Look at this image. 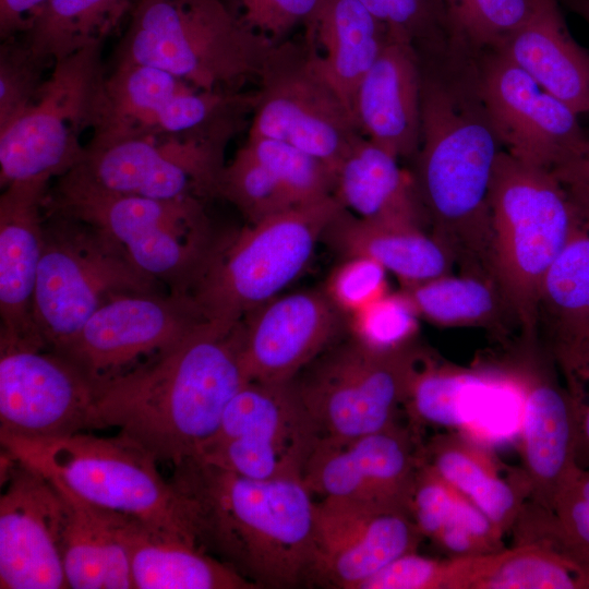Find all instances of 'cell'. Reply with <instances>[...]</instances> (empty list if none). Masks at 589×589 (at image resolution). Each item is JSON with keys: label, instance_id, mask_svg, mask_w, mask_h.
Instances as JSON below:
<instances>
[{"label": "cell", "instance_id": "obj_26", "mask_svg": "<svg viewBox=\"0 0 589 589\" xmlns=\"http://www.w3.org/2000/svg\"><path fill=\"white\" fill-rule=\"evenodd\" d=\"M302 25L312 64L353 117L357 89L389 40L386 27L359 0H320Z\"/></svg>", "mask_w": 589, "mask_h": 589}, {"label": "cell", "instance_id": "obj_24", "mask_svg": "<svg viewBox=\"0 0 589 589\" xmlns=\"http://www.w3.org/2000/svg\"><path fill=\"white\" fill-rule=\"evenodd\" d=\"M359 132L412 160L421 136V67L416 48L390 39L361 81L352 107Z\"/></svg>", "mask_w": 589, "mask_h": 589}, {"label": "cell", "instance_id": "obj_15", "mask_svg": "<svg viewBox=\"0 0 589 589\" xmlns=\"http://www.w3.org/2000/svg\"><path fill=\"white\" fill-rule=\"evenodd\" d=\"M205 320L191 294L121 293L104 302L55 352L98 386L175 344Z\"/></svg>", "mask_w": 589, "mask_h": 589}, {"label": "cell", "instance_id": "obj_13", "mask_svg": "<svg viewBox=\"0 0 589 589\" xmlns=\"http://www.w3.org/2000/svg\"><path fill=\"white\" fill-rule=\"evenodd\" d=\"M320 438L293 380L248 382L194 457L255 480L302 478Z\"/></svg>", "mask_w": 589, "mask_h": 589}, {"label": "cell", "instance_id": "obj_7", "mask_svg": "<svg viewBox=\"0 0 589 589\" xmlns=\"http://www.w3.org/2000/svg\"><path fill=\"white\" fill-rule=\"evenodd\" d=\"M1 447L98 507L196 543L184 504L156 458L120 433L49 440L0 436Z\"/></svg>", "mask_w": 589, "mask_h": 589}, {"label": "cell", "instance_id": "obj_3", "mask_svg": "<svg viewBox=\"0 0 589 589\" xmlns=\"http://www.w3.org/2000/svg\"><path fill=\"white\" fill-rule=\"evenodd\" d=\"M172 467L202 550L256 588L311 582L315 500L302 478L255 480L196 457Z\"/></svg>", "mask_w": 589, "mask_h": 589}, {"label": "cell", "instance_id": "obj_2", "mask_svg": "<svg viewBox=\"0 0 589 589\" xmlns=\"http://www.w3.org/2000/svg\"><path fill=\"white\" fill-rule=\"evenodd\" d=\"M418 55L421 136L411 176L432 231L450 247L477 248L491 236L490 183L504 151L481 94L479 53L453 39Z\"/></svg>", "mask_w": 589, "mask_h": 589}, {"label": "cell", "instance_id": "obj_41", "mask_svg": "<svg viewBox=\"0 0 589 589\" xmlns=\"http://www.w3.org/2000/svg\"><path fill=\"white\" fill-rule=\"evenodd\" d=\"M387 29L390 39L417 51L447 45L452 34L443 0H359Z\"/></svg>", "mask_w": 589, "mask_h": 589}, {"label": "cell", "instance_id": "obj_33", "mask_svg": "<svg viewBox=\"0 0 589 589\" xmlns=\"http://www.w3.org/2000/svg\"><path fill=\"white\" fill-rule=\"evenodd\" d=\"M589 562L534 543L448 560L445 589H588Z\"/></svg>", "mask_w": 589, "mask_h": 589}, {"label": "cell", "instance_id": "obj_21", "mask_svg": "<svg viewBox=\"0 0 589 589\" xmlns=\"http://www.w3.org/2000/svg\"><path fill=\"white\" fill-rule=\"evenodd\" d=\"M315 560L311 582L360 586L399 556L416 552L423 537L411 516L329 500L314 504Z\"/></svg>", "mask_w": 589, "mask_h": 589}, {"label": "cell", "instance_id": "obj_8", "mask_svg": "<svg viewBox=\"0 0 589 589\" xmlns=\"http://www.w3.org/2000/svg\"><path fill=\"white\" fill-rule=\"evenodd\" d=\"M342 208L330 195L250 224L223 239L191 293L204 316L237 323L277 297L304 269Z\"/></svg>", "mask_w": 589, "mask_h": 589}, {"label": "cell", "instance_id": "obj_12", "mask_svg": "<svg viewBox=\"0 0 589 589\" xmlns=\"http://www.w3.org/2000/svg\"><path fill=\"white\" fill-rule=\"evenodd\" d=\"M103 41L53 63L36 100L0 130V184L59 178L83 161L80 136L92 129L106 75Z\"/></svg>", "mask_w": 589, "mask_h": 589}, {"label": "cell", "instance_id": "obj_20", "mask_svg": "<svg viewBox=\"0 0 589 589\" xmlns=\"http://www.w3.org/2000/svg\"><path fill=\"white\" fill-rule=\"evenodd\" d=\"M478 61L481 94L506 152L552 170L582 147L589 136L568 105L498 50L480 52Z\"/></svg>", "mask_w": 589, "mask_h": 589}, {"label": "cell", "instance_id": "obj_14", "mask_svg": "<svg viewBox=\"0 0 589 589\" xmlns=\"http://www.w3.org/2000/svg\"><path fill=\"white\" fill-rule=\"evenodd\" d=\"M257 82L248 137L289 143L336 172L362 134L303 45L285 40L276 44Z\"/></svg>", "mask_w": 589, "mask_h": 589}, {"label": "cell", "instance_id": "obj_22", "mask_svg": "<svg viewBox=\"0 0 589 589\" xmlns=\"http://www.w3.org/2000/svg\"><path fill=\"white\" fill-rule=\"evenodd\" d=\"M344 313L324 290L277 296L243 320V365L249 382L292 381L328 349Z\"/></svg>", "mask_w": 589, "mask_h": 589}, {"label": "cell", "instance_id": "obj_29", "mask_svg": "<svg viewBox=\"0 0 589 589\" xmlns=\"http://www.w3.org/2000/svg\"><path fill=\"white\" fill-rule=\"evenodd\" d=\"M49 479L63 503L62 556L69 588H133L124 540L130 516L91 504L59 481Z\"/></svg>", "mask_w": 589, "mask_h": 589}, {"label": "cell", "instance_id": "obj_47", "mask_svg": "<svg viewBox=\"0 0 589 589\" xmlns=\"http://www.w3.org/2000/svg\"><path fill=\"white\" fill-rule=\"evenodd\" d=\"M447 561L410 552L365 580L359 589H444Z\"/></svg>", "mask_w": 589, "mask_h": 589}, {"label": "cell", "instance_id": "obj_18", "mask_svg": "<svg viewBox=\"0 0 589 589\" xmlns=\"http://www.w3.org/2000/svg\"><path fill=\"white\" fill-rule=\"evenodd\" d=\"M0 588H69L63 567L64 509L53 482L1 452Z\"/></svg>", "mask_w": 589, "mask_h": 589}, {"label": "cell", "instance_id": "obj_38", "mask_svg": "<svg viewBox=\"0 0 589 589\" xmlns=\"http://www.w3.org/2000/svg\"><path fill=\"white\" fill-rule=\"evenodd\" d=\"M218 196L233 204L256 224L294 206L274 172L244 143L223 170Z\"/></svg>", "mask_w": 589, "mask_h": 589}, {"label": "cell", "instance_id": "obj_6", "mask_svg": "<svg viewBox=\"0 0 589 589\" xmlns=\"http://www.w3.org/2000/svg\"><path fill=\"white\" fill-rule=\"evenodd\" d=\"M494 276L528 336L537 333V309L544 277L570 239L584 227L565 189L544 168L505 149L490 183Z\"/></svg>", "mask_w": 589, "mask_h": 589}, {"label": "cell", "instance_id": "obj_36", "mask_svg": "<svg viewBox=\"0 0 589 589\" xmlns=\"http://www.w3.org/2000/svg\"><path fill=\"white\" fill-rule=\"evenodd\" d=\"M495 375L419 364L405 405L414 420L444 428L473 430L493 400Z\"/></svg>", "mask_w": 589, "mask_h": 589}, {"label": "cell", "instance_id": "obj_34", "mask_svg": "<svg viewBox=\"0 0 589 589\" xmlns=\"http://www.w3.org/2000/svg\"><path fill=\"white\" fill-rule=\"evenodd\" d=\"M420 317L446 327H480L504 330L519 325L518 318L497 280L460 272L402 286ZM520 326V325H519Z\"/></svg>", "mask_w": 589, "mask_h": 589}, {"label": "cell", "instance_id": "obj_25", "mask_svg": "<svg viewBox=\"0 0 589 589\" xmlns=\"http://www.w3.org/2000/svg\"><path fill=\"white\" fill-rule=\"evenodd\" d=\"M551 350L577 400L589 381V230L581 228L548 271L537 309Z\"/></svg>", "mask_w": 589, "mask_h": 589}, {"label": "cell", "instance_id": "obj_49", "mask_svg": "<svg viewBox=\"0 0 589 589\" xmlns=\"http://www.w3.org/2000/svg\"><path fill=\"white\" fill-rule=\"evenodd\" d=\"M567 192L589 230V139L572 157L550 170Z\"/></svg>", "mask_w": 589, "mask_h": 589}, {"label": "cell", "instance_id": "obj_23", "mask_svg": "<svg viewBox=\"0 0 589 589\" xmlns=\"http://www.w3.org/2000/svg\"><path fill=\"white\" fill-rule=\"evenodd\" d=\"M47 179L15 181L0 196V342L44 349L33 318Z\"/></svg>", "mask_w": 589, "mask_h": 589}, {"label": "cell", "instance_id": "obj_16", "mask_svg": "<svg viewBox=\"0 0 589 589\" xmlns=\"http://www.w3.org/2000/svg\"><path fill=\"white\" fill-rule=\"evenodd\" d=\"M226 134L129 137L86 147L80 167L100 187L151 199L218 196Z\"/></svg>", "mask_w": 589, "mask_h": 589}, {"label": "cell", "instance_id": "obj_48", "mask_svg": "<svg viewBox=\"0 0 589 589\" xmlns=\"http://www.w3.org/2000/svg\"><path fill=\"white\" fill-rule=\"evenodd\" d=\"M553 514L568 541L589 560V466L576 468L556 496Z\"/></svg>", "mask_w": 589, "mask_h": 589}, {"label": "cell", "instance_id": "obj_46", "mask_svg": "<svg viewBox=\"0 0 589 589\" xmlns=\"http://www.w3.org/2000/svg\"><path fill=\"white\" fill-rule=\"evenodd\" d=\"M461 494L440 478L421 458L409 514L422 536L434 539L453 518Z\"/></svg>", "mask_w": 589, "mask_h": 589}, {"label": "cell", "instance_id": "obj_17", "mask_svg": "<svg viewBox=\"0 0 589 589\" xmlns=\"http://www.w3.org/2000/svg\"><path fill=\"white\" fill-rule=\"evenodd\" d=\"M96 386L58 352L0 342V436L49 440L93 430Z\"/></svg>", "mask_w": 589, "mask_h": 589}, {"label": "cell", "instance_id": "obj_52", "mask_svg": "<svg viewBox=\"0 0 589 589\" xmlns=\"http://www.w3.org/2000/svg\"><path fill=\"white\" fill-rule=\"evenodd\" d=\"M563 2L589 25V0H563Z\"/></svg>", "mask_w": 589, "mask_h": 589}, {"label": "cell", "instance_id": "obj_40", "mask_svg": "<svg viewBox=\"0 0 589 589\" xmlns=\"http://www.w3.org/2000/svg\"><path fill=\"white\" fill-rule=\"evenodd\" d=\"M245 144L274 172L296 205L334 195L336 172L316 157L272 139L248 137Z\"/></svg>", "mask_w": 589, "mask_h": 589}, {"label": "cell", "instance_id": "obj_39", "mask_svg": "<svg viewBox=\"0 0 589 589\" xmlns=\"http://www.w3.org/2000/svg\"><path fill=\"white\" fill-rule=\"evenodd\" d=\"M443 1L452 37L477 53L500 50L533 4V0Z\"/></svg>", "mask_w": 589, "mask_h": 589}, {"label": "cell", "instance_id": "obj_50", "mask_svg": "<svg viewBox=\"0 0 589 589\" xmlns=\"http://www.w3.org/2000/svg\"><path fill=\"white\" fill-rule=\"evenodd\" d=\"M49 0H0V37L2 40L22 33L31 16Z\"/></svg>", "mask_w": 589, "mask_h": 589}, {"label": "cell", "instance_id": "obj_31", "mask_svg": "<svg viewBox=\"0 0 589 589\" xmlns=\"http://www.w3.org/2000/svg\"><path fill=\"white\" fill-rule=\"evenodd\" d=\"M398 161L360 135L336 171L334 196L361 218L426 230L429 219L412 176Z\"/></svg>", "mask_w": 589, "mask_h": 589}, {"label": "cell", "instance_id": "obj_19", "mask_svg": "<svg viewBox=\"0 0 589 589\" xmlns=\"http://www.w3.org/2000/svg\"><path fill=\"white\" fill-rule=\"evenodd\" d=\"M420 462L412 436L393 423L348 442L320 438L302 480L320 500L409 514Z\"/></svg>", "mask_w": 589, "mask_h": 589}, {"label": "cell", "instance_id": "obj_1", "mask_svg": "<svg viewBox=\"0 0 589 589\" xmlns=\"http://www.w3.org/2000/svg\"><path fill=\"white\" fill-rule=\"evenodd\" d=\"M243 320H205L175 344L96 386L93 430L116 426L157 461L197 455L249 382Z\"/></svg>", "mask_w": 589, "mask_h": 589}, {"label": "cell", "instance_id": "obj_32", "mask_svg": "<svg viewBox=\"0 0 589 589\" xmlns=\"http://www.w3.org/2000/svg\"><path fill=\"white\" fill-rule=\"evenodd\" d=\"M135 589H253L251 581L181 537L130 517L124 526Z\"/></svg>", "mask_w": 589, "mask_h": 589}, {"label": "cell", "instance_id": "obj_9", "mask_svg": "<svg viewBox=\"0 0 589 589\" xmlns=\"http://www.w3.org/2000/svg\"><path fill=\"white\" fill-rule=\"evenodd\" d=\"M159 286L137 271L101 230L45 209L33 301L34 324L44 349L60 350L111 297L157 292Z\"/></svg>", "mask_w": 589, "mask_h": 589}, {"label": "cell", "instance_id": "obj_51", "mask_svg": "<svg viewBox=\"0 0 589 589\" xmlns=\"http://www.w3.org/2000/svg\"><path fill=\"white\" fill-rule=\"evenodd\" d=\"M576 461L581 468L589 466V405L579 408Z\"/></svg>", "mask_w": 589, "mask_h": 589}, {"label": "cell", "instance_id": "obj_5", "mask_svg": "<svg viewBox=\"0 0 589 589\" xmlns=\"http://www.w3.org/2000/svg\"><path fill=\"white\" fill-rule=\"evenodd\" d=\"M113 64L165 70L203 91L240 92L273 47L224 0H132Z\"/></svg>", "mask_w": 589, "mask_h": 589}, {"label": "cell", "instance_id": "obj_44", "mask_svg": "<svg viewBox=\"0 0 589 589\" xmlns=\"http://www.w3.org/2000/svg\"><path fill=\"white\" fill-rule=\"evenodd\" d=\"M386 269L364 256L342 259L332 272L326 294L345 314H353L388 292Z\"/></svg>", "mask_w": 589, "mask_h": 589}, {"label": "cell", "instance_id": "obj_45", "mask_svg": "<svg viewBox=\"0 0 589 589\" xmlns=\"http://www.w3.org/2000/svg\"><path fill=\"white\" fill-rule=\"evenodd\" d=\"M250 29L275 44L312 14L320 0H224Z\"/></svg>", "mask_w": 589, "mask_h": 589}, {"label": "cell", "instance_id": "obj_28", "mask_svg": "<svg viewBox=\"0 0 589 589\" xmlns=\"http://www.w3.org/2000/svg\"><path fill=\"white\" fill-rule=\"evenodd\" d=\"M498 51L578 115L589 113V50L572 36L558 0H533Z\"/></svg>", "mask_w": 589, "mask_h": 589}, {"label": "cell", "instance_id": "obj_37", "mask_svg": "<svg viewBox=\"0 0 589 589\" xmlns=\"http://www.w3.org/2000/svg\"><path fill=\"white\" fill-rule=\"evenodd\" d=\"M421 458L501 531L514 524L521 506L519 491L498 477L477 448L462 441L438 437L421 452Z\"/></svg>", "mask_w": 589, "mask_h": 589}, {"label": "cell", "instance_id": "obj_27", "mask_svg": "<svg viewBox=\"0 0 589 589\" xmlns=\"http://www.w3.org/2000/svg\"><path fill=\"white\" fill-rule=\"evenodd\" d=\"M578 416L573 395L555 382L546 377L526 382L520 429L528 482L538 503L551 513L578 467Z\"/></svg>", "mask_w": 589, "mask_h": 589}, {"label": "cell", "instance_id": "obj_35", "mask_svg": "<svg viewBox=\"0 0 589 589\" xmlns=\"http://www.w3.org/2000/svg\"><path fill=\"white\" fill-rule=\"evenodd\" d=\"M132 0H49L28 20L22 40L55 63L104 40L130 13Z\"/></svg>", "mask_w": 589, "mask_h": 589}, {"label": "cell", "instance_id": "obj_42", "mask_svg": "<svg viewBox=\"0 0 589 589\" xmlns=\"http://www.w3.org/2000/svg\"><path fill=\"white\" fill-rule=\"evenodd\" d=\"M419 314L401 290L387 292L350 315L352 338L376 351L411 346L419 328Z\"/></svg>", "mask_w": 589, "mask_h": 589}, {"label": "cell", "instance_id": "obj_11", "mask_svg": "<svg viewBox=\"0 0 589 589\" xmlns=\"http://www.w3.org/2000/svg\"><path fill=\"white\" fill-rule=\"evenodd\" d=\"M421 361L412 346L376 351L351 337L326 349L293 381L321 438L342 443L395 423Z\"/></svg>", "mask_w": 589, "mask_h": 589}, {"label": "cell", "instance_id": "obj_4", "mask_svg": "<svg viewBox=\"0 0 589 589\" xmlns=\"http://www.w3.org/2000/svg\"><path fill=\"white\" fill-rule=\"evenodd\" d=\"M202 199H151L107 190L80 167L58 178L45 208L106 233L143 275L168 292L191 294L223 240Z\"/></svg>", "mask_w": 589, "mask_h": 589}, {"label": "cell", "instance_id": "obj_30", "mask_svg": "<svg viewBox=\"0 0 589 589\" xmlns=\"http://www.w3.org/2000/svg\"><path fill=\"white\" fill-rule=\"evenodd\" d=\"M322 241L345 257L364 256L392 272L402 286L452 273L448 249L425 229L361 218L345 207L325 229Z\"/></svg>", "mask_w": 589, "mask_h": 589}, {"label": "cell", "instance_id": "obj_43", "mask_svg": "<svg viewBox=\"0 0 589 589\" xmlns=\"http://www.w3.org/2000/svg\"><path fill=\"white\" fill-rule=\"evenodd\" d=\"M49 63L37 58L15 37L0 48V130L22 115L37 98Z\"/></svg>", "mask_w": 589, "mask_h": 589}, {"label": "cell", "instance_id": "obj_10", "mask_svg": "<svg viewBox=\"0 0 589 589\" xmlns=\"http://www.w3.org/2000/svg\"><path fill=\"white\" fill-rule=\"evenodd\" d=\"M255 94L199 89L155 67L113 64L103 81L86 147L176 134H236Z\"/></svg>", "mask_w": 589, "mask_h": 589}]
</instances>
